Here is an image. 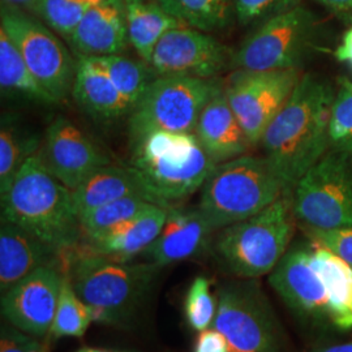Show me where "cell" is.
Returning a JSON list of instances; mask_svg holds the SVG:
<instances>
[{"label": "cell", "instance_id": "cell-1", "mask_svg": "<svg viewBox=\"0 0 352 352\" xmlns=\"http://www.w3.org/2000/svg\"><path fill=\"white\" fill-rule=\"evenodd\" d=\"M336 93L327 81L302 75L272 120L260 145L289 193L330 149L329 123Z\"/></svg>", "mask_w": 352, "mask_h": 352}, {"label": "cell", "instance_id": "cell-2", "mask_svg": "<svg viewBox=\"0 0 352 352\" xmlns=\"http://www.w3.org/2000/svg\"><path fill=\"white\" fill-rule=\"evenodd\" d=\"M1 196V221L24 228L65 254L82 244L72 190L51 174L39 151L28 158Z\"/></svg>", "mask_w": 352, "mask_h": 352}, {"label": "cell", "instance_id": "cell-3", "mask_svg": "<svg viewBox=\"0 0 352 352\" xmlns=\"http://www.w3.org/2000/svg\"><path fill=\"white\" fill-rule=\"evenodd\" d=\"M126 166L153 204L174 208L201 190L217 164L195 133L154 132L131 145Z\"/></svg>", "mask_w": 352, "mask_h": 352}, {"label": "cell", "instance_id": "cell-4", "mask_svg": "<svg viewBox=\"0 0 352 352\" xmlns=\"http://www.w3.org/2000/svg\"><path fill=\"white\" fill-rule=\"evenodd\" d=\"M63 272L76 294L88 304L94 322L122 325L139 309L161 267L131 264L88 251L82 244L63 256Z\"/></svg>", "mask_w": 352, "mask_h": 352}, {"label": "cell", "instance_id": "cell-5", "mask_svg": "<svg viewBox=\"0 0 352 352\" xmlns=\"http://www.w3.org/2000/svg\"><path fill=\"white\" fill-rule=\"evenodd\" d=\"M296 219L292 193H283L263 212L225 227L214 240V252L227 272L256 279L273 272L289 251Z\"/></svg>", "mask_w": 352, "mask_h": 352}, {"label": "cell", "instance_id": "cell-6", "mask_svg": "<svg viewBox=\"0 0 352 352\" xmlns=\"http://www.w3.org/2000/svg\"><path fill=\"white\" fill-rule=\"evenodd\" d=\"M286 192L264 155L245 154L214 167L197 206L219 231L263 212Z\"/></svg>", "mask_w": 352, "mask_h": 352}, {"label": "cell", "instance_id": "cell-7", "mask_svg": "<svg viewBox=\"0 0 352 352\" xmlns=\"http://www.w3.org/2000/svg\"><path fill=\"white\" fill-rule=\"evenodd\" d=\"M223 80L157 76L128 115L129 145L154 132L193 133L204 107Z\"/></svg>", "mask_w": 352, "mask_h": 352}, {"label": "cell", "instance_id": "cell-8", "mask_svg": "<svg viewBox=\"0 0 352 352\" xmlns=\"http://www.w3.org/2000/svg\"><path fill=\"white\" fill-rule=\"evenodd\" d=\"M317 20L300 4L263 21L232 56V69H300L315 47Z\"/></svg>", "mask_w": 352, "mask_h": 352}, {"label": "cell", "instance_id": "cell-9", "mask_svg": "<svg viewBox=\"0 0 352 352\" xmlns=\"http://www.w3.org/2000/svg\"><path fill=\"white\" fill-rule=\"evenodd\" d=\"M292 210L304 230L352 227V157L329 149L295 186Z\"/></svg>", "mask_w": 352, "mask_h": 352}, {"label": "cell", "instance_id": "cell-10", "mask_svg": "<svg viewBox=\"0 0 352 352\" xmlns=\"http://www.w3.org/2000/svg\"><path fill=\"white\" fill-rule=\"evenodd\" d=\"M0 28L12 39L32 74L58 102L72 94L77 60L37 16L1 3Z\"/></svg>", "mask_w": 352, "mask_h": 352}, {"label": "cell", "instance_id": "cell-11", "mask_svg": "<svg viewBox=\"0 0 352 352\" xmlns=\"http://www.w3.org/2000/svg\"><path fill=\"white\" fill-rule=\"evenodd\" d=\"M217 298L213 327L225 336L230 352H282L277 317L254 279L227 283Z\"/></svg>", "mask_w": 352, "mask_h": 352}, {"label": "cell", "instance_id": "cell-12", "mask_svg": "<svg viewBox=\"0 0 352 352\" xmlns=\"http://www.w3.org/2000/svg\"><path fill=\"white\" fill-rule=\"evenodd\" d=\"M302 69H234L223 80V91L252 146L285 106L302 78Z\"/></svg>", "mask_w": 352, "mask_h": 352}, {"label": "cell", "instance_id": "cell-13", "mask_svg": "<svg viewBox=\"0 0 352 352\" xmlns=\"http://www.w3.org/2000/svg\"><path fill=\"white\" fill-rule=\"evenodd\" d=\"M234 52L210 33L179 25L157 43L151 68L155 76L218 78L232 68Z\"/></svg>", "mask_w": 352, "mask_h": 352}, {"label": "cell", "instance_id": "cell-14", "mask_svg": "<svg viewBox=\"0 0 352 352\" xmlns=\"http://www.w3.org/2000/svg\"><path fill=\"white\" fill-rule=\"evenodd\" d=\"M65 274L58 266H43L1 296V315L29 336L49 334L58 309Z\"/></svg>", "mask_w": 352, "mask_h": 352}, {"label": "cell", "instance_id": "cell-15", "mask_svg": "<svg viewBox=\"0 0 352 352\" xmlns=\"http://www.w3.org/2000/svg\"><path fill=\"white\" fill-rule=\"evenodd\" d=\"M39 154L51 174L71 190L98 167L113 164L111 158L65 116H56L47 126Z\"/></svg>", "mask_w": 352, "mask_h": 352}, {"label": "cell", "instance_id": "cell-16", "mask_svg": "<svg viewBox=\"0 0 352 352\" xmlns=\"http://www.w3.org/2000/svg\"><path fill=\"white\" fill-rule=\"evenodd\" d=\"M312 244L289 248L273 269L269 283L292 312L305 320L330 321L327 289L311 263Z\"/></svg>", "mask_w": 352, "mask_h": 352}, {"label": "cell", "instance_id": "cell-17", "mask_svg": "<svg viewBox=\"0 0 352 352\" xmlns=\"http://www.w3.org/2000/svg\"><path fill=\"white\" fill-rule=\"evenodd\" d=\"M213 232V227L199 206L168 208L158 238L144 253L149 263L162 269L199 256L208 248Z\"/></svg>", "mask_w": 352, "mask_h": 352}, {"label": "cell", "instance_id": "cell-18", "mask_svg": "<svg viewBox=\"0 0 352 352\" xmlns=\"http://www.w3.org/2000/svg\"><path fill=\"white\" fill-rule=\"evenodd\" d=\"M77 56L123 54L129 45L124 0H102L68 38Z\"/></svg>", "mask_w": 352, "mask_h": 352}, {"label": "cell", "instance_id": "cell-19", "mask_svg": "<svg viewBox=\"0 0 352 352\" xmlns=\"http://www.w3.org/2000/svg\"><path fill=\"white\" fill-rule=\"evenodd\" d=\"M43 266L63 270V254L11 222L0 225V289L1 295Z\"/></svg>", "mask_w": 352, "mask_h": 352}, {"label": "cell", "instance_id": "cell-20", "mask_svg": "<svg viewBox=\"0 0 352 352\" xmlns=\"http://www.w3.org/2000/svg\"><path fill=\"white\" fill-rule=\"evenodd\" d=\"M193 133L217 164L245 155L253 148L227 101L223 87L204 107Z\"/></svg>", "mask_w": 352, "mask_h": 352}, {"label": "cell", "instance_id": "cell-21", "mask_svg": "<svg viewBox=\"0 0 352 352\" xmlns=\"http://www.w3.org/2000/svg\"><path fill=\"white\" fill-rule=\"evenodd\" d=\"M168 208L154 205L138 217L113 227L93 239L82 241V245L96 254L118 261H129L146 251L158 238Z\"/></svg>", "mask_w": 352, "mask_h": 352}, {"label": "cell", "instance_id": "cell-22", "mask_svg": "<svg viewBox=\"0 0 352 352\" xmlns=\"http://www.w3.org/2000/svg\"><path fill=\"white\" fill-rule=\"evenodd\" d=\"M72 96L90 116L102 122L120 119L132 111L106 71L91 56H77Z\"/></svg>", "mask_w": 352, "mask_h": 352}, {"label": "cell", "instance_id": "cell-23", "mask_svg": "<svg viewBox=\"0 0 352 352\" xmlns=\"http://www.w3.org/2000/svg\"><path fill=\"white\" fill-rule=\"evenodd\" d=\"M129 196H140L151 201L138 177L126 164L101 166L72 190L77 215Z\"/></svg>", "mask_w": 352, "mask_h": 352}, {"label": "cell", "instance_id": "cell-24", "mask_svg": "<svg viewBox=\"0 0 352 352\" xmlns=\"http://www.w3.org/2000/svg\"><path fill=\"white\" fill-rule=\"evenodd\" d=\"M311 263L324 282L330 321L340 329L352 327V267L333 252L314 243Z\"/></svg>", "mask_w": 352, "mask_h": 352}, {"label": "cell", "instance_id": "cell-25", "mask_svg": "<svg viewBox=\"0 0 352 352\" xmlns=\"http://www.w3.org/2000/svg\"><path fill=\"white\" fill-rule=\"evenodd\" d=\"M129 45L140 59L151 64L157 43L176 26L183 25L155 0H124Z\"/></svg>", "mask_w": 352, "mask_h": 352}, {"label": "cell", "instance_id": "cell-26", "mask_svg": "<svg viewBox=\"0 0 352 352\" xmlns=\"http://www.w3.org/2000/svg\"><path fill=\"white\" fill-rule=\"evenodd\" d=\"M0 89L3 97H21L39 104H56L20 54L12 39L0 28Z\"/></svg>", "mask_w": 352, "mask_h": 352}, {"label": "cell", "instance_id": "cell-27", "mask_svg": "<svg viewBox=\"0 0 352 352\" xmlns=\"http://www.w3.org/2000/svg\"><path fill=\"white\" fill-rule=\"evenodd\" d=\"M39 136L28 133L13 113H3L0 124V195L13 180L28 158L41 149Z\"/></svg>", "mask_w": 352, "mask_h": 352}, {"label": "cell", "instance_id": "cell-28", "mask_svg": "<svg viewBox=\"0 0 352 352\" xmlns=\"http://www.w3.org/2000/svg\"><path fill=\"white\" fill-rule=\"evenodd\" d=\"M183 25L205 33L226 29L235 16L232 0H155Z\"/></svg>", "mask_w": 352, "mask_h": 352}, {"label": "cell", "instance_id": "cell-29", "mask_svg": "<svg viewBox=\"0 0 352 352\" xmlns=\"http://www.w3.org/2000/svg\"><path fill=\"white\" fill-rule=\"evenodd\" d=\"M91 58H94L106 71L113 85L122 93L132 109L141 100L151 81L157 77L151 65L141 59H131L122 54Z\"/></svg>", "mask_w": 352, "mask_h": 352}, {"label": "cell", "instance_id": "cell-30", "mask_svg": "<svg viewBox=\"0 0 352 352\" xmlns=\"http://www.w3.org/2000/svg\"><path fill=\"white\" fill-rule=\"evenodd\" d=\"M155 204L140 196H129L109 202L78 215L82 241L93 239L107 230L146 212Z\"/></svg>", "mask_w": 352, "mask_h": 352}, {"label": "cell", "instance_id": "cell-31", "mask_svg": "<svg viewBox=\"0 0 352 352\" xmlns=\"http://www.w3.org/2000/svg\"><path fill=\"white\" fill-rule=\"evenodd\" d=\"M91 322H94V320L90 307L76 294L68 278L65 277L58 309L49 331L51 338H81L85 336Z\"/></svg>", "mask_w": 352, "mask_h": 352}, {"label": "cell", "instance_id": "cell-32", "mask_svg": "<svg viewBox=\"0 0 352 352\" xmlns=\"http://www.w3.org/2000/svg\"><path fill=\"white\" fill-rule=\"evenodd\" d=\"M102 0H37L28 12L68 41L84 16Z\"/></svg>", "mask_w": 352, "mask_h": 352}, {"label": "cell", "instance_id": "cell-33", "mask_svg": "<svg viewBox=\"0 0 352 352\" xmlns=\"http://www.w3.org/2000/svg\"><path fill=\"white\" fill-rule=\"evenodd\" d=\"M218 311V298L212 294V283L199 276L189 285L184 298V317L193 331H204L213 327Z\"/></svg>", "mask_w": 352, "mask_h": 352}, {"label": "cell", "instance_id": "cell-34", "mask_svg": "<svg viewBox=\"0 0 352 352\" xmlns=\"http://www.w3.org/2000/svg\"><path fill=\"white\" fill-rule=\"evenodd\" d=\"M330 149L352 157V91L342 87L336 94L329 123Z\"/></svg>", "mask_w": 352, "mask_h": 352}, {"label": "cell", "instance_id": "cell-35", "mask_svg": "<svg viewBox=\"0 0 352 352\" xmlns=\"http://www.w3.org/2000/svg\"><path fill=\"white\" fill-rule=\"evenodd\" d=\"M300 0H232L235 17L241 25H250L257 21L283 12L299 4Z\"/></svg>", "mask_w": 352, "mask_h": 352}, {"label": "cell", "instance_id": "cell-36", "mask_svg": "<svg viewBox=\"0 0 352 352\" xmlns=\"http://www.w3.org/2000/svg\"><path fill=\"white\" fill-rule=\"evenodd\" d=\"M304 231L312 243L333 252L352 267V227L334 230L307 228Z\"/></svg>", "mask_w": 352, "mask_h": 352}, {"label": "cell", "instance_id": "cell-37", "mask_svg": "<svg viewBox=\"0 0 352 352\" xmlns=\"http://www.w3.org/2000/svg\"><path fill=\"white\" fill-rule=\"evenodd\" d=\"M43 344L11 324L1 327L0 352H41Z\"/></svg>", "mask_w": 352, "mask_h": 352}, {"label": "cell", "instance_id": "cell-38", "mask_svg": "<svg viewBox=\"0 0 352 352\" xmlns=\"http://www.w3.org/2000/svg\"><path fill=\"white\" fill-rule=\"evenodd\" d=\"M193 352H230V346L225 336L212 327L199 333Z\"/></svg>", "mask_w": 352, "mask_h": 352}, {"label": "cell", "instance_id": "cell-39", "mask_svg": "<svg viewBox=\"0 0 352 352\" xmlns=\"http://www.w3.org/2000/svg\"><path fill=\"white\" fill-rule=\"evenodd\" d=\"M343 23L352 25V0H317Z\"/></svg>", "mask_w": 352, "mask_h": 352}, {"label": "cell", "instance_id": "cell-40", "mask_svg": "<svg viewBox=\"0 0 352 352\" xmlns=\"http://www.w3.org/2000/svg\"><path fill=\"white\" fill-rule=\"evenodd\" d=\"M336 58L338 62L347 63L352 68V26L342 38V43L336 50Z\"/></svg>", "mask_w": 352, "mask_h": 352}, {"label": "cell", "instance_id": "cell-41", "mask_svg": "<svg viewBox=\"0 0 352 352\" xmlns=\"http://www.w3.org/2000/svg\"><path fill=\"white\" fill-rule=\"evenodd\" d=\"M311 352H352V343H344V344H331V346H324L317 347Z\"/></svg>", "mask_w": 352, "mask_h": 352}, {"label": "cell", "instance_id": "cell-42", "mask_svg": "<svg viewBox=\"0 0 352 352\" xmlns=\"http://www.w3.org/2000/svg\"><path fill=\"white\" fill-rule=\"evenodd\" d=\"M37 0H1V3L8 4V6H14V7H20L23 10L28 11Z\"/></svg>", "mask_w": 352, "mask_h": 352}, {"label": "cell", "instance_id": "cell-43", "mask_svg": "<svg viewBox=\"0 0 352 352\" xmlns=\"http://www.w3.org/2000/svg\"><path fill=\"white\" fill-rule=\"evenodd\" d=\"M76 352H119L111 351V350H104V349H96V347H82L78 351Z\"/></svg>", "mask_w": 352, "mask_h": 352}, {"label": "cell", "instance_id": "cell-44", "mask_svg": "<svg viewBox=\"0 0 352 352\" xmlns=\"http://www.w3.org/2000/svg\"><path fill=\"white\" fill-rule=\"evenodd\" d=\"M343 85H344V87H347V88L350 89V90L352 91V82H350V81H346V80H344V81H343Z\"/></svg>", "mask_w": 352, "mask_h": 352}, {"label": "cell", "instance_id": "cell-45", "mask_svg": "<svg viewBox=\"0 0 352 352\" xmlns=\"http://www.w3.org/2000/svg\"><path fill=\"white\" fill-rule=\"evenodd\" d=\"M41 352H50V350H49V346H47V343H45V344H43V347H42Z\"/></svg>", "mask_w": 352, "mask_h": 352}]
</instances>
